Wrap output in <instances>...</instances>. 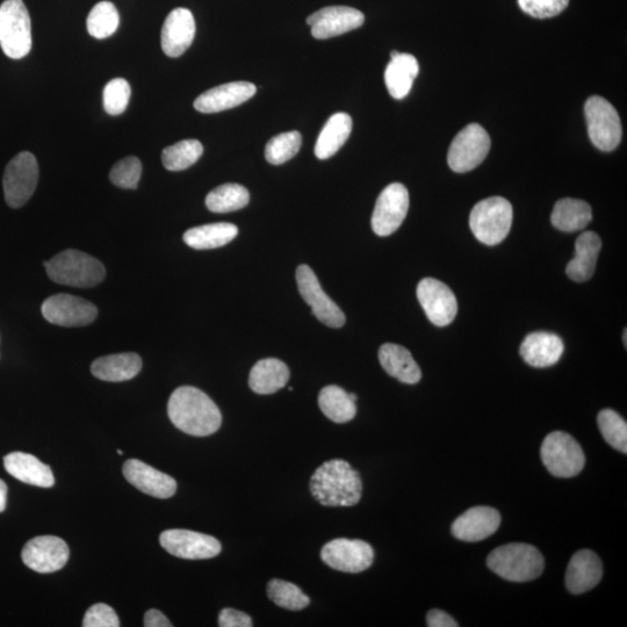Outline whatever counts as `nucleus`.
<instances>
[{"instance_id":"20e7f679","label":"nucleus","mask_w":627,"mask_h":627,"mask_svg":"<svg viewBox=\"0 0 627 627\" xmlns=\"http://www.w3.org/2000/svg\"><path fill=\"white\" fill-rule=\"evenodd\" d=\"M43 265L48 277L64 286L95 287L106 277L105 266L97 258L74 249L62 251Z\"/></svg>"},{"instance_id":"1a4fd4ad","label":"nucleus","mask_w":627,"mask_h":627,"mask_svg":"<svg viewBox=\"0 0 627 627\" xmlns=\"http://www.w3.org/2000/svg\"><path fill=\"white\" fill-rule=\"evenodd\" d=\"M39 165L33 154L24 151L7 164L3 178L4 196L12 208L23 207L35 192Z\"/></svg>"},{"instance_id":"4c0bfd02","label":"nucleus","mask_w":627,"mask_h":627,"mask_svg":"<svg viewBox=\"0 0 627 627\" xmlns=\"http://www.w3.org/2000/svg\"><path fill=\"white\" fill-rule=\"evenodd\" d=\"M268 596L278 607L291 611L304 610L311 604V598L291 582L273 579L268 585Z\"/></svg>"},{"instance_id":"ddd939ff","label":"nucleus","mask_w":627,"mask_h":627,"mask_svg":"<svg viewBox=\"0 0 627 627\" xmlns=\"http://www.w3.org/2000/svg\"><path fill=\"white\" fill-rule=\"evenodd\" d=\"M409 209V192L405 185L393 183L380 193L372 215V229L378 236L392 235L405 221Z\"/></svg>"},{"instance_id":"72a5a7b5","label":"nucleus","mask_w":627,"mask_h":627,"mask_svg":"<svg viewBox=\"0 0 627 627\" xmlns=\"http://www.w3.org/2000/svg\"><path fill=\"white\" fill-rule=\"evenodd\" d=\"M319 406L321 412L335 423L350 422L357 414L356 402L351 399L350 394L334 385L322 389Z\"/></svg>"},{"instance_id":"0eeeda50","label":"nucleus","mask_w":627,"mask_h":627,"mask_svg":"<svg viewBox=\"0 0 627 627\" xmlns=\"http://www.w3.org/2000/svg\"><path fill=\"white\" fill-rule=\"evenodd\" d=\"M543 463L554 477L573 478L586 464L585 452L575 439L566 432L556 431L547 435L540 449Z\"/></svg>"},{"instance_id":"49530a36","label":"nucleus","mask_w":627,"mask_h":627,"mask_svg":"<svg viewBox=\"0 0 627 627\" xmlns=\"http://www.w3.org/2000/svg\"><path fill=\"white\" fill-rule=\"evenodd\" d=\"M427 624L430 627H458V623L442 610H431L427 615Z\"/></svg>"},{"instance_id":"8fccbe9b","label":"nucleus","mask_w":627,"mask_h":627,"mask_svg":"<svg viewBox=\"0 0 627 627\" xmlns=\"http://www.w3.org/2000/svg\"><path fill=\"white\" fill-rule=\"evenodd\" d=\"M350 396L353 401L356 402L358 400V396L356 394L351 393Z\"/></svg>"},{"instance_id":"dca6fc26","label":"nucleus","mask_w":627,"mask_h":627,"mask_svg":"<svg viewBox=\"0 0 627 627\" xmlns=\"http://www.w3.org/2000/svg\"><path fill=\"white\" fill-rule=\"evenodd\" d=\"M299 292L309 306L317 320L330 328H342L345 324V315L322 290L319 279L308 265H300L297 270Z\"/></svg>"},{"instance_id":"423d86ee","label":"nucleus","mask_w":627,"mask_h":627,"mask_svg":"<svg viewBox=\"0 0 627 627\" xmlns=\"http://www.w3.org/2000/svg\"><path fill=\"white\" fill-rule=\"evenodd\" d=\"M513 206L507 199L493 197L480 201L470 216V227L475 237L486 245L500 244L513 225Z\"/></svg>"},{"instance_id":"a18cd8bd","label":"nucleus","mask_w":627,"mask_h":627,"mask_svg":"<svg viewBox=\"0 0 627 627\" xmlns=\"http://www.w3.org/2000/svg\"><path fill=\"white\" fill-rule=\"evenodd\" d=\"M219 626L221 627H251V618L242 611L235 609H223L219 616Z\"/></svg>"},{"instance_id":"6ab92c4d","label":"nucleus","mask_w":627,"mask_h":627,"mask_svg":"<svg viewBox=\"0 0 627 627\" xmlns=\"http://www.w3.org/2000/svg\"><path fill=\"white\" fill-rule=\"evenodd\" d=\"M124 477L142 493L156 499H170L177 492V482L170 475L138 459H129L124 465Z\"/></svg>"},{"instance_id":"f257e3e1","label":"nucleus","mask_w":627,"mask_h":627,"mask_svg":"<svg viewBox=\"0 0 627 627\" xmlns=\"http://www.w3.org/2000/svg\"><path fill=\"white\" fill-rule=\"evenodd\" d=\"M168 415L177 429L194 437L215 434L222 424L218 406L196 387L183 386L170 396Z\"/></svg>"},{"instance_id":"a878e982","label":"nucleus","mask_w":627,"mask_h":627,"mask_svg":"<svg viewBox=\"0 0 627 627\" xmlns=\"http://www.w3.org/2000/svg\"><path fill=\"white\" fill-rule=\"evenodd\" d=\"M379 362L389 376L403 384L420 383L422 372L412 353L398 344L387 343L379 350Z\"/></svg>"},{"instance_id":"c756f323","label":"nucleus","mask_w":627,"mask_h":627,"mask_svg":"<svg viewBox=\"0 0 627 627\" xmlns=\"http://www.w3.org/2000/svg\"><path fill=\"white\" fill-rule=\"evenodd\" d=\"M420 72L416 57L399 54L393 57L385 71V83L389 95L394 99H403L412 91L414 81Z\"/></svg>"},{"instance_id":"5701e85b","label":"nucleus","mask_w":627,"mask_h":627,"mask_svg":"<svg viewBox=\"0 0 627 627\" xmlns=\"http://www.w3.org/2000/svg\"><path fill=\"white\" fill-rule=\"evenodd\" d=\"M603 576V565L597 554L590 550L576 552L566 571V587L572 594L580 595L594 589Z\"/></svg>"},{"instance_id":"bb28decb","label":"nucleus","mask_w":627,"mask_h":627,"mask_svg":"<svg viewBox=\"0 0 627 627\" xmlns=\"http://www.w3.org/2000/svg\"><path fill=\"white\" fill-rule=\"evenodd\" d=\"M142 370V359L138 353H118L98 358L91 365V372L99 380L122 383L132 380Z\"/></svg>"},{"instance_id":"f3484780","label":"nucleus","mask_w":627,"mask_h":627,"mask_svg":"<svg viewBox=\"0 0 627 627\" xmlns=\"http://www.w3.org/2000/svg\"><path fill=\"white\" fill-rule=\"evenodd\" d=\"M69 547L63 539L55 536L35 537L28 542L21 559L32 571L49 574L60 571L69 560Z\"/></svg>"},{"instance_id":"6e6552de","label":"nucleus","mask_w":627,"mask_h":627,"mask_svg":"<svg viewBox=\"0 0 627 627\" xmlns=\"http://www.w3.org/2000/svg\"><path fill=\"white\" fill-rule=\"evenodd\" d=\"M589 138L602 151L615 150L622 141L621 118L607 99L593 96L585 105Z\"/></svg>"},{"instance_id":"473e14b6","label":"nucleus","mask_w":627,"mask_h":627,"mask_svg":"<svg viewBox=\"0 0 627 627\" xmlns=\"http://www.w3.org/2000/svg\"><path fill=\"white\" fill-rule=\"evenodd\" d=\"M239 234V228L232 223H212L187 230L184 242L192 249L211 250L232 242Z\"/></svg>"},{"instance_id":"de8ad7c7","label":"nucleus","mask_w":627,"mask_h":627,"mask_svg":"<svg viewBox=\"0 0 627 627\" xmlns=\"http://www.w3.org/2000/svg\"><path fill=\"white\" fill-rule=\"evenodd\" d=\"M144 626L146 627H171L169 619L160 610L151 609L144 616Z\"/></svg>"},{"instance_id":"412c9836","label":"nucleus","mask_w":627,"mask_h":627,"mask_svg":"<svg viewBox=\"0 0 627 627\" xmlns=\"http://www.w3.org/2000/svg\"><path fill=\"white\" fill-rule=\"evenodd\" d=\"M196 36V21L190 10L178 7L170 12L162 28V49L169 57L182 56Z\"/></svg>"},{"instance_id":"a19ab883","label":"nucleus","mask_w":627,"mask_h":627,"mask_svg":"<svg viewBox=\"0 0 627 627\" xmlns=\"http://www.w3.org/2000/svg\"><path fill=\"white\" fill-rule=\"evenodd\" d=\"M142 175V164L138 157H126L114 164L110 172L111 182L120 189L135 190Z\"/></svg>"},{"instance_id":"4be33fe9","label":"nucleus","mask_w":627,"mask_h":627,"mask_svg":"<svg viewBox=\"0 0 627 627\" xmlns=\"http://www.w3.org/2000/svg\"><path fill=\"white\" fill-rule=\"evenodd\" d=\"M257 88L249 82H234L216 86L199 96L194 108L201 113H218L248 102Z\"/></svg>"},{"instance_id":"c9c22d12","label":"nucleus","mask_w":627,"mask_h":627,"mask_svg":"<svg viewBox=\"0 0 627 627\" xmlns=\"http://www.w3.org/2000/svg\"><path fill=\"white\" fill-rule=\"evenodd\" d=\"M203 153V144L198 140H184L165 148L162 162L169 171H183L196 164Z\"/></svg>"},{"instance_id":"09e8293b","label":"nucleus","mask_w":627,"mask_h":627,"mask_svg":"<svg viewBox=\"0 0 627 627\" xmlns=\"http://www.w3.org/2000/svg\"><path fill=\"white\" fill-rule=\"evenodd\" d=\"M6 501H7V486L5 482L0 479V513L6 509Z\"/></svg>"},{"instance_id":"f704fd0d","label":"nucleus","mask_w":627,"mask_h":627,"mask_svg":"<svg viewBox=\"0 0 627 627\" xmlns=\"http://www.w3.org/2000/svg\"><path fill=\"white\" fill-rule=\"evenodd\" d=\"M250 194L240 184H225L208 193L206 206L213 213L239 211L249 204Z\"/></svg>"},{"instance_id":"7c9ffc66","label":"nucleus","mask_w":627,"mask_h":627,"mask_svg":"<svg viewBox=\"0 0 627 627\" xmlns=\"http://www.w3.org/2000/svg\"><path fill=\"white\" fill-rule=\"evenodd\" d=\"M352 132V119L347 113L331 115L316 141L315 155L328 160L348 141Z\"/></svg>"},{"instance_id":"c85d7f7f","label":"nucleus","mask_w":627,"mask_h":627,"mask_svg":"<svg viewBox=\"0 0 627 627\" xmlns=\"http://www.w3.org/2000/svg\"><path fill=\"white\" fill-rule=\"evenodd\" d=\"M290 370L285 363L276 358L259 360L252 367L249 386L257 394L269 395L284 388L290 380Z\"/></svg>"},{"instance_id":"cd10ccee","label":"nucleus","mask_w":627,"mask_h":627,"mask_svg":"<svg viewBox=\"0 0 627 627\" xmlns=\"http://www.w3.org/2000/svg\"><path fill=\"white\" fill-rule=\"evenodd\" d=\"M602 249L601 237L586 232L575 242V256L568 263L566 273L576 283H585L594 276L598 255Z\"/></svg>"},{"instance_id":"58836bf2","label":"nucleus","mask_w":627,"mask_h":627,"mask_svg":"<svg viewBox=\"0 0 627 627\" xmlns=\"http://www.w3.org/2000/svg\"><path fill=\"white\" fill-rule=\"evenodd\" d=\"M602 436L612 448L627 453V424L623 417L612 409H604L597 417Z\"/></svg>"},{"instance_id":"9b49d317","label":"nucleus","mask_w":627,"mask_h":627,"mask_svg":"<svg viewBox=\"0 0 627 627\" xmlns=\"http://www.w3.org/2000/svg\"><path fill=\"white\" fill-rule=\"evenodd\" d=\"M321 559L330 568L343 573L358 574L369 569L374 560V551L363 540L335 539L323 546Z\"/></svg>"},{"instance_id":"a211bd4d","label":"nucleus","mask_w":627,"mask_h":627,"mask_svg":"<svg viewBox=\"0 0 627 627\" xmlns=\"http://www.w3.org/2000/svg\"><path fill=\"white\" fill-rule=\"evenodd\" d=\"M364 21L363 12L349 6L324 7L307 18V24L311 26L312 35L317 40H327L357 30Z\"/></svg>"},{"instance_id":"e433bc0d","label":"nucleus","mask_w":627,"mask_h":627,"mask_svg":"<svg viewBox=\"0 0 627 627\" xmlns=\"http://www.w3.org/2000/svg\"><path fill=\"white\" fill-rule=\"evenodd\" d=\"M119 12L111 2H100L91 10L88 17V31L93 38H110L119 27Z\"/></svg>"},{"instance_id":"79ce46f5","label":"nucleus","mask_w":627,"mask_h":627,"mask_svg":"<svg viewBox=\"0 0 627 627\" xmlns=\"http://www.w3.org/2000/svg\"><path fill=\"white\" fill-rule=\"evenodd\" d=\"M131 85L124 78H114L104 89V108L110 115H120L126 111L131 99Z\"/></svg>"},{"instance_id":"4468645a","label":"nucleus","mask_w":627,"mask_h":627,"mask_svg":"<svg viewBox=\"0 0 627 627\" xmlns=\"http://www.w3.org/2000/svg\"><path fill=\"white\" fill-rule=\"evenodd\" d=\"M160 543L171 556L187 560L211 559L219 556L222 550L218 539L191 530L164 531Z\"/></svg>"},{"instance_id":"2f4dec72","label":"nucleus","mask_w":627,"mask_h":627,"mask_svg":"<svg viewBox=\"0 0 627 627\" xmlns=\"http://www.w3.org/2000/svg\"><path fill=\"white\" fill-rule=\"evenodd\" d=\"M592 220V207L586 201L571 198L559 200L551 215L552 225L566 233L579 232Z\"/></svg>"},{"instance_id":"9d476101","label":"nucleus","mask_w":627,"mask_h":627,"mask_svg":"<svg viewBox=\"0 0 627 627\" xmlns=\"http://www.w3.org/2000/svg\"><path fill=\"white\" fill-rule=\"evenodd\" d=\"M490 138L478 124L468 125L453 139L448 155L450 168L458 174L472 171L486 160Z\"/></svg>"},{"instance_id":"f8f14e48","label":"nucleus","mask_w":627,"mask_h":627,"mask_svg":"<svg viewBox=\"0 0 627 627\" xmlns=\"http://www.w3.org/2000/svg\"><path fill=\"white\" fill-rule=\"evenodd\" d=\"M41 312L49 323L67 328L89 326L98 316L92 302L71 294L53 295L43 302Z\"/></svg>"},{"instance_id":"37998d69","label":"nucleus","mask_w":627,"mask_h":627,"mask_svg":"<svg viewBox=\"0 0 627 627\" xmlns=\"http://www.w3.org/2000/svg\"><path fill=\"white\" fill-rule=\"evenodd\" d=\"M568 4L569 0H518V5L526 14L538 19L556 17Z\"/></svg>"},{"instance_id":"b1692460","label":"nucleus","mask_w":627,"mask_h":627,"mask_svg":"<svg viewBox=\"0 0 627 627\" xmlns=\"http://www.w3.org/2000/svg\"><path fill=\"white\" fill-rule=\"evenodd\" d=\"M4 466L7 473L24 484L42 488H50L55 484L52 468L32 454L24 452L7 454Z\"/></svg>"},{"instance_id":"c03bdc74","label":"nucleus","mask_w":627,"mask_h":627,"mask_svg":"<svg viewBox=\"0 0 627 627\" xmlns=\"http://www.w3.org/2000/svg\"><path fill=\"white\" fill-rule=\"evenodd\" d=\"M84 627H119L117 612L110 605L98 603L86 611L83 619Z\"/></svg>"},{"instance_id":"ea45409f","label":"nucleus","mask_w":627,"mask_h":627,"mask_svg":"<svg viewBox=\"0 0 627 627\" xmlns=\"http://www.w3.org/2000/svg\"><path fill=\"white\" fill-rule=\"evenodd\" d=\"M301 144L302 138L299 132L279 134L266 144V161L273 165L284 164L299 153Z\"/></svg>"},{"instance_id":"f03ea898","label":"nucleus","mask_w":627,"mask_h":627,"mask_svg":"<svg viewBox=\"0 0 627 627\" xmlns=\"http://www.w3.org/2000/svg\"><path fill=\"white\" fill-rule=\"evenodd\" d=\"M311 493L324 507H353L362 499V479L348 461L333 459L312 475Z\"/></svg>"},{"instance_id":"aec40b11","label":"nucleus","mask_w":627,"mask_h":627,"mask_svg":"<svg viewBox=\"0 0 627 627\" xmlns=\"http://www.w3.org/2000/svg\"><path fill=\"white\" fill-rule=\"evenodd\" d=\"M501 515L490 507H474L465 511L452 524V535L463 542H481L500 528Z\"/></svg>"},{"instance_id":"2eb2a0df","label":"nucleus","mask_w":627,"mask_h":627,"mask_svg":"<svg viewBox=\"0 0 627 627\" xmlns=\"http://www.w3.org/2000/svg\"><path fill=\"white\" fill-rule=\"evenodd\" d=\"M417 299L425 315L437 327L449 326L456 319L458 302L448 285L434 278H425L417 286Z\"/></svg>"},{"instance_id":"3c124183","label":"nucleus","mask_w":627,"mask_h":627,"mask_svg":"<svg viewBox=\"0 0 627 627\" xmlns=\"http://www.w3.org/2000/svg\"><path fill=\"white\" fill-rule=\"evenodd\" d=\"M626 336H627V331H626V329H625V330H624V345H625V347H626V345H627V343H626V341H627V340H626Z\"/></svg>"},{"instance_id":"39448f33","label":"nucleus","mask_w":627,"mask_h":627,"mask_svg":"<svg viewBox=\"0 0 627 627\" xmlns=\"http://www.w3.org/2000/svg\"><path fill=\"white\" fill-rule=\"evenodd\" d=\"M0 47L12 60L24 59L31 52V17L23 0H5L0 5Z\"/></svg>"},{"instance_id":"393cba45","label":"nucleus","mask_w":627,"mask_h":627,"mask_svg":"<svg viewBox=\"0 0 627 627\" xmlns=\"http://www.w3.org/2000/svg\"><path fill=\"white\" fill-rule=\"evenodd\" d=\"M565 345L561 338L551 333H532L521 345V356L526 363L544 369L559 362Z\"/></svg>"},{"instance_id":"7ed1b4c3","label":"nucleus","mask_w":627,"mask_h":627,"mask_svg":"<svg viewBox=\"0 0 627 627\" xmlns=\"http://www.w3.org/2000/svg\"><path fill=\"white\" fill-rule=\"evenodd\" d=\"M487 566L508 581L529 582L543 574L545 560L535 546L514 543L497 547L489 554Z\"/></svg>"}]
</instances>
